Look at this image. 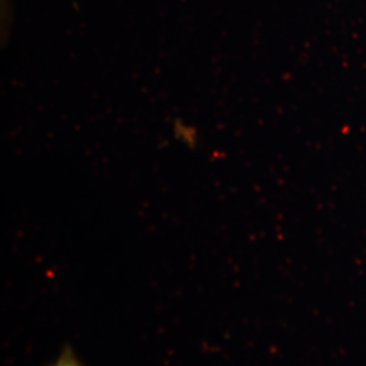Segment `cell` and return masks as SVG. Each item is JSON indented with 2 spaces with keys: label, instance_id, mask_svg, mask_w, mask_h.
Masks as SVG:
<instances>
[{
  "label": "cell",
  "instance_id": "obj_2",
  "mask_svg": "<svg viewBox=\"0 0 366 366\" xmlns=\"http://www.w3.org/2000/svg\"><path fill=\"white\" fill-rule=\"evenodd\" d=\"M49 366H83V364L79 361L74 350L69 346H66L61 354L57 357V360Z\"/></svg>",
  "mask_w": 366,
  "mask_h": 366
},
{
  "label": "cell",
  "instance_id": "obj_1",
  "mask_svg": "<svg viewBox=\"0 0 366 366\" xmlns=\"http://www.w3.org/2000/svg\"><path fill=\"white\" fill-rule=\"evenodd\" d=\"M174 136L179 143H182L189 148H194L198 143V132L196 127L183 122L182 119L175 121Z\"/></svg>",
  "mask_w": 366,
  "mask_h": 366
}]
</instances>
